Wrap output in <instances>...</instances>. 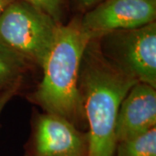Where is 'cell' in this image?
<instances>
[{
  "label": "cell",
  "mask_w": 156,
  "mask_h": 156,
  "mask_svg": "<svg viewBox=\"0 0 156 156\" xmlns=\"http://www.w3.org/2000/svg\"><path fill=\"white\" fill-rule=\"evenodd\" d=\"M137 82L102 53L99 39L89 41L82 58L78 81L89 128L87 156L115 155L119 108Z\"/></svg>",
  "instance_id": "cell-1"
},
{
  "label": "cell",
  "mask_w": 156,
  "mask_h": 156,
  "mask_svg": "<svg viewBox=\"0 0 156 156\" xmlns=\"http://www.w3.org/2000/svg\"><path fill=\"white\" fill-rule=\"evenodd\" d=\"M89 41L81 17H74L66 24L59 23L42 66V81L32 95L46 112L63 117L76 127L86 123L78 81L82 58Z\"/></svg>",
  "instance_id": "cell-2"
},
{
  "label": "cell",
  "mask_w": 156,
  "mask_h": 156,
  "mask_svg": "<svg viewBox=\"0 0 156 156\" xmlns=\"http://www.w3.org/2000/svg\"><path fill=\"white\" fill-rule=\"evenodd\" d=\"M59 23L24 0H14L0 15V41L29 64L42 68Z\"/></svg>",
  "instance_id": "cell-3"
},
{
  "label": "cell",
  "mask_w": 156,
  "mask_h": 156,
  "mask_svg": "<svg viewBox=\"0 0 156 156\" xmlns=\"http://www.w3.org/2000/svg\"><path fill=\"white\" fill-rule=\"evenodd\" d=\"M101 50L138 82L156 88V22L99 38Z\"/></svg>",
  "instance_id": "cell-4"
},
{
  "label": "cell",
  "mask_w": 156,
  "mask_h": 156,
  "mask_svg": "<svg viewBox=\"0 0 156 156\" xmlns=\"http://www.w3.org/2000/svg\"><path fill=\"white\" fill-rule=\"evenodd\" d=\"M156 1L103 0L81 17V24L90 40L108 34L132 30L155 22Z\"/></svg>",
  "instance_id": "cell-5"
},
{
  "label": "cell",
  "mask_w": 156,
  "mask_h": 156,
  "mask_svg": "<svg viewBox=\"0 0 156 156\" xmlns=\"http://www.w3.org/2000/svg\"><path fill=\"white\" fill-rule=\"evenodd\" d=\"M34 150L36 156H87L88 134L67 119L46 112L37 122Z\"/></svg>",
  "instance_id": "cell-6"
},
{
  "label": "cell",
  "mask_w": 156,
  "mask_h": 156,
  "mask_svg": "<svg viewBox=\"0 0 156 156\" xmlns=\"http://www.w3.org/2000/svg\"><path fill=\"white\" fill-rule=\"evenodd\" d=\"M156 128V88L137 82L121 103L117 115V143Z\"/></svg>",
  "instance_id": "cell-7"
},
{
  "label": "cell",
  "mask_w": 156,
  "mask_h": 156,
  "mask_svg": "<svg viewBox=\"0 0 156 156\" xmlns=\"http://www.w3.org/2000/svg\"><path fill=\"white\" fill-rule=\"evenodd\" d=\"M29 64L0 41V93L21 85Z\"/></svg>",
  "instance_id": "cell-8"
},
{
  "label": "cell",
  "mask_w": 156,
  "mask_h": 156,
  "mask_svg": "<svg viewBox=\"0 0 156 156\" xmlns=\"http://www.w3.org/2000/svg\"><path fill=\"white\" fill-rule=\"evenodd\" d=\"M115 156H156V128L133 139L118 142Z\"/></svg>",
  "instance_id": "cell-9"
},
{
  "label": "cell",
  "mask_w": 156,
  "mask_h": 156,
  "mask_svg": "<svg viewBox=\"0 0 156 156\" xmlns=\"http://www.w3.org/2000/svg\"><path fill=\"white\" fill-rule=\"evenodd\" d=\"M46 12L55 21L62 23L65 16L67 0H24Z\"/></svg>",
  "instance_id": "cell-10"
},
{
  "label": "cell",
  "mask_w": 156,
  "mask_h": 156,
  "mask_svg": "<svg viewBox=\"0 0 156 156\" xmlns=\"http://www.w3.org/2000/svg\"><path fill=\"white\" fill-rule=\"evenodd\" d=\"M20 87H21V85H17V86L12 87L11 89L5 90L4 92L0 93V116H1V114L4 110L5 107L7 105V103L10 101L11 98L17 94Z\"/></svg>",
  "instance_id": "cell-11"
},
{
  "label": "cell",
  "mask_w": 156,
  "mask_h": 156,
  "mask_svg": "<svg viewBox=\"0 0 156 156\" xmlns=\"http://www.w3.org/2000/svg\"><path fill=\"white\" fill-rule=\"evenodd\" d=\"M76 1L77 2L78 5L83 10L88 11L103 0H76Z\"/></svg>",
  "instance_id": "cell-12"
},
{
  "label": "cell",
  "mask_w": 156,
  "mask_h": 156,
  "mask_svg": "<svg viewBox=\"0 0 156 156\" xmlns=\"http://www.w3.org/2000/svg\"><path fill=\"white\" fill-rule=\"evenodd\" d=\"M14 0H0V15L3 13V11L7 8L11 3H12Z\"/></svg>",
  "instance_id": "cell-13"
},
{
  "label": "cell",
  "mask_w": 156,
  "mask_h": 156,
  "mask_svg": "<svg viewBox=\"0 0 156 156\" xmlns=\"http://www.w3.org/2000/svg\"><path fill=\"white\" fill-rule=\"evenodd\" d=\"M149 1H156V0H149Z\"/></svg>",
  "instance_id": "cell-14"
}]
</instances>
